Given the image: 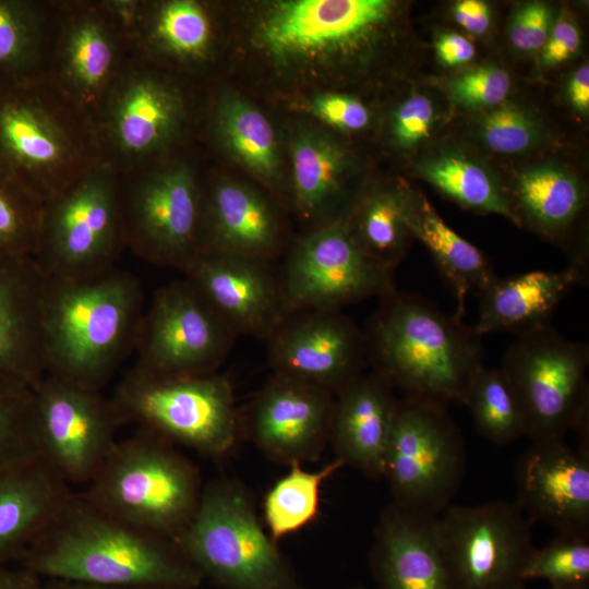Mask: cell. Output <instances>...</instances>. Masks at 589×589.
I'll return each instance as SVG.
<instances>
[{
    "label": "cell",
    "instance_id": "6da1fadb",
    "mask_svg": "<svg viewBox=\"0 0 589 589\" xmlns=\"http://www.w3.org/2000/svg\"><path fill=\"white\" fill-rule=\"evenodd\" d=\"M17 565L43 579L101 586L196 589L203 584L173 542L132 528L75 493Z\"/></svg>",
    "mask_w": 589,
    "mask_h": 589
},
{
    "label": "cell",
    "instance_id": "7a4b0ae2",
    "mask_svg": "<svg viewBox=\"0 0 589 589\" xmlns=\"http://www.w3.org/2000/svg\"><path fill=\"white\" fill-rule=\"evenodd\" d=\"M143 314L140 280L117 266L85 277L45 278L46 374L100 390L134 351Z\"/></svg>",
    "mask_w": 589,
    "mask_h": 589
},
{
    "label": "cell",
    "instance_id": "3957f363",
    "mask_svg": "<svg viewBox=\"0 0 589 589\" xmlns=\"http://www.w3.org/2000/svg\"><path fill=\"white\" fill-rule=\"evenodd\" d=\"M481 338L456 314L394 289L381 297L364 332L366 363L404 397L465 404L484 365Z\"/></svg>",
    "mask_w": 589,
    "mask_h": 589
},
{
    "label": "cell",
    "instance_id": "277c9868",
    "mask_svg": "<svg viewBox=\"0 0 589 589\" xmlns=\"http://www.w3.org/2000/svg\"><path fill=\"white\" fill-rule=\"evenodd\" d=\"M101 163L93 120L49 80L0 91V167L44 203Z\"/></svg>",
    "mask_w": 589,
    "mask_h": 589
},
{
    "label": "cell",
    "instance_id": "5b68a950",
    "mask_svg": "<svg viewBox=\"0 0 589 589\" xmlns=\"http://www.w3.org/2000/svg\"><path fill=\"white\" fill-rule=\"evenodd\" d=\"M202 491L197 468L173 444L137 428L117 441L81 494L106 515L176 544Z\"/></svg>",
    "mask_w": 589,
    "mask_h": 589
},
{
    "label": "cell",
    "instance_id": "8992f818",
    "mask_svg": "<svg viewBox=\"0 0 589 589\" xmlns=\"http://www.w3.org/2000/svg\"><path fill=\"white\" fill-rule=\"evenodd\" d=\"M176 545L204 580L220 589H303L257 519L248 491L232 479L203 488Z\"/></svg>",
    "mask_w": 589,
    "mask_h": 589
},
{
    "label": "cell",
    "instance_id": "52a82bcc",
    "mask_svg": "<svg viewBox=\"0 0 589 589\" xmlns=\"http://www.w3.org/2000/svg\"><path fill=\"white\" fill-rule=\"evenodd\" d=\"M194 121L185 76L134 56L94 120L101 160L124 175L181 152Z\"/></svg>",
    "mask_w": 589,
    "mask_h": 589
},
{
    "label": "cell",
    "instance_id": "ba28073f",
    "mask_svg": "<svg viewBox=\"0 0 589 589\" xmlns=\"http://www.w3.org/2000/svg\"><path fill=\"white\" fill-rule=\"evenodd\" d=\"M110 400L121 424H136L207 457L226 455L240 433L231 383L218 372L157 377L130 369Z\"/></svg>",
    "mask_w": 589,
    "mask_h": 589
},
{
    "label": "cell",
    "instance_id": "9c48e42d",
    "mask_svg": "<svg viewBox=\"0 0 589 589\" xmlns=\"http://www.w3.org/2000/svg\"><path fill=\"white\" fill-rule=\"evenodd\" d=\"M185 153L119 175L125 249L181 272L199 250L204 182Z\"/></svg>",
    "mask_w": 589,
    "mask_h": 589
},
{
    "label": "cell",
    "instance_id": "30bf717a",
    "mask_svg": "<svg viewBox=\"0 0 589 589\" xmlns=\"http://www.w3.org/2000/svg\"><path fill=\"white\" fill-rule=\"evenodd\" d=\"M123 250L120 176L106 164L44 203L32 257L45 278L103 273L116 266Z\"/></svg>",
    "mask_w": 589,
    "mask_h": 589
},
{
    "label": "cell",
    "instance_id": "8fae6325",
    "mask_svg": "<svg viewBox=\"0 0 589 589\" xmlns=\"http://www.w3.org/2000/svg\"><path fill=\"white\" fill-rule=\"evenodd\" d=\"M466 466L464 435L447 405L398 398L383 474L392 503L438 516L459 492Z\"/></svg>",
    "mask_w": 589,
    "mask_h": 589
},
{
    "label": "cell",
    "instance_id": "7c38bea8",
    "mask_svg": "<svg viewBox=\"0 0 589 589\" xmlns=\"http://www.w3.org/2000/svg\"><path fill=\"white\" fill-rule=\"evenodd\" d=\"M588 344L550 324L522 334L507 348L501 369L520 404L531 441L564 438L589 419Z\"/></svg>",
    "mask_w": 589,
    "mask_h": 589
},
{
    "label": "cell",
    "instance_id": "4fadbf2b",
    "mask_svg": "<svg viewBox=\"0 0 589 589\" xmlns=\"http://www.w3.org/2000/svg\"><path fill=\"white\" fill-rule=\"evenodd\" d=\"M532 525L514 501L449 505L436 524L449 588L526 589Z\"/></svg>",
    "mask_w": 589,
    "mask_h": 589
},
{
    "label": "cell",
    "instance_id": "5bb4252c",
    "mask_svg": "<svg viewBox=\"0 0 589 589\" xmlns=\"http://www.w3.org/2000/svg\"><path fill=\"white\" fill-rule=\"evenodd\" d=\"M237 336L187 280L158 288L144 312L132 370L157 377L216 373Z\"/></svg>",
    "mask_w": 589,
    "mask_h": 589
},
{
    "label": "cell",
    "instance_id": "9a60e30c",
    "mask_svg": "<svg viewBox=\"0 0 589 589\" xmlns=\"http://www.w3.org/2000/svg\"><path fill=\"white\" fill-rule=\"evenodd\" d=\"M278 272L285 314L341 310L395 289L393 272L360 250L346 219L312 227L300 236Z\"/></svg>",
    "mask_w": 589,
    "mask_h": 589
},
{
    "label": "cell",
    "instance_id": "2e32d148",
    "mask_svg": "<svg viewBox=\"0 0 589 589\" xmlns=\"http://www.w3.org/2000/svg\"><path fill=\"white\" fill-rule=\"evenodd\" d=\"M133 57L131 34L106 0H61L48 80L93 122Z\"/></svg>",
    "mask_w": 589,
    "mask_h": 589
},
{
    "label": "cell",
    "instance_id": "e0dca14e",
    "mask_svg": "<svg viewBox=\"0 0 589 589\" xmlns=\"http://www.w3.org/2000/svg\"><path fill=\"white\" fill-rule=\"evenodd\" d=\"M41 458L70 485L88 484L117 440L121 425L110 398L45 374L34 387Z\"/></svg>",
    "mask_w": 589,
    "mask_h": 589
},
{
    "label": "cell",
    "instance_id": "ac0fdd59",
    "mask_svg": "<svg viewBox=\"0 0 589 589\" xmlns=\"http://www.w3.org/2000/svg\"><path fill=\"white\" fill-rule=\"evenodd\" d=\"M392 14L387 0L279 1L264 14L260 39L283 60L348 55L375 40Z\"/></svg>",
    "mask_w": 589,
    "mask_h": 589
},
{
    "label": "cell",
    "instance_id": "d6986e66",
    "mask_svg": "<svg viewBox=\"0 0 589 589\" xmlns=\"http://www.w3.org/2000/svg\"><path fill=\"white\" fill-rule=\"evenodd\" d=\"M274 374L336 395L363 374L365 339L340 310L288 313L265 340Z\"/></svg>",
    "mask_w": 589,
    "mask_h": 589
},
{
    "label": "cell",
    "instance_id": "ffe728a7",
    "mask_svg": "<svg viewBox=\"0 0 589 589\" xmlns=\"http://www.w3.org/2000/svg\"><path fill=\"white\" fill-rule=\"evenodd\" d=\"M335 395L273 374L240 419L244 433L268 458L301 464L317 458L329 442Z\"/></svg>",
    "mask_w": 589,
    "mask_h": 589
},
{
    "label": "cell",
    "instance_id": "44dd1931",
    "mask_svg": "<svg viewBox=\"0 0 589 589\" xmlns=\"http://www.w3.org/2000/svg\"><path fill=\"white\" fill-rule=\"evenodd\" d=\"M182 273L237 337L265 341L286 315L273 262L201 251Z\"/></svg>",
    "mask_w": 589,
    "mask_h": 589
},
{
    "label": "cell",
    "instance_id": "7402d4cb",
    "mask_svg": "<svg viewBox=\"0 0 589 589\" xmlns=\"http://www.w3.org/2000/svg\"><path fill=\"white\" fill-rule=\"evenodd\" d=\"M514 502L532 522L589 534V455L564 438L531 441L515 464Z\"/></svg>",
    "mask_w": 589,
    "mask_h": 589
},
{
    "label": "cell",
    "instance_id": "603a6c76",
    "mask_svg": "<svg viewBox=\"0 0 589 589\" xmlns=\"http://www.w3.org/2000/svg\"><path fill=\"white\" fill-rule=\"evenodd\" d=\"M276 204L255 187L229 177L203 182L199 250L276 261L286 250Z\"/></svg>",
    "mask_w": 589,
    "mask_h": 589
},
{
    "label": "cell",
    "instance_id": "cb8c5ba5",
    "mask_svg": "<svg viewBox=\"0 0 589 589\" xmlns=\"http://www.w3.org/2000/svg\"><path fill=\"white\" fill-rule=\"evenodd\" d=\"M436 524L435 515L392 502L384 508L369 555L376 589H450Z\"/></svg>",
    "mask_w": 589,
    "mask_h": 589
},
{
    "label": "cell",
    "instance_id": "d4e9b609",
    "mask_svg": "<svg viewBox=\"0 0 589 589\" xmlns=\"http://www.w3.org/2000/svg\"><path fill=\"white\" fill-rule=\"evenodd\" d=\"M44 287L32 256L0 254V372L33 388L46 374Z\"/></svg>",
    "mask_w": 589,
    "mask_h": 589
},
{
    "label": "cell",
    "instance_id": "484cf974",
    "mask_svg": "<svg viewBox=\"0 0 589 589\" xmlns=\"http://www.w3.org/2000/svg\"><path fill=\"white\" fill-rule=\"evenodd\" d=\"M397 404L394 388L372 371L338 392L329 433L336 458L383 479Z\"/></svg>",
    "mask_w": 589,
    "mask_h": 589
},
{
    "label": "cell",
    "instance_id": "4316f807",
    "mask_svg": "<svg viewBox=\"0 0 589 589\" xmlns=\"http://www.w3.org/2000/svg\"><path fill=\"white\" fill-rule=\"evenodd\" d=\"M131 36L136 58L188 76L212 59L214 19L197 0H142Z\"/></svg>",
    "mask_w": 589,
    "mask_h": 589
},
{
    "label": "cell",
    "instance_id": "83f0119b",
    "mask_svg": "<svg viewBox=\"0 0 589 589\" xmlns=\"http://www.w3.org/2000/svg\"><path fill=\"white\" fill-rule=\"evenodd\" d=\"M72 493L43 458L0 472V566L17 564Z\"/></svg>",
    "mask_w": 589,
    "mask_h": 589
},
{
    "label": "cell",
    "instance_id": "f1b7e54d",
    "mask_svg": "<svg viewBox=\"0 0 589 589\" xmlns=\"http://www.w3.org/2000/svg\"><path fill=\"white\" fill-rule=\"evenodd\" d=\"M587 273L568 265L562 271H530L495 280L479 296V316L472 326L479 336L512 332L522 334L550 324L565 296L588 280Z\"/></svg>",
    "mask_w": 589,
    "mask_h": 589
},
{
    "label": "cell",
    "instance_id": "f546056e",
    "mask_svg": "<svg viewBox=\"0 0 589 589\" xmlns=\"http://www.w3.org/2000/svg\"><path fill=\"white\" fill-rule=\"evenodd\" d=\"M290 157V201L296 213L312 227L346 219L352 207L346 199V151L328 134L303 128L291 140Z\"/></svg>",
    "mask_w": 589,
    "mask_h": 589
},
{
    "label": "cell",
    "instance_id": "4dcf8cb0",
    "mask_svg": "<svg viewBox=\"0 0 589 589\" xmlns=\"http://www.w3.org/2000/svg\"><path fill=\"white\" fill-rule=\"evenodd\" d=\"M61 0H0V91L48 80Z\"/></svg>",
    "mask_w": 589,
    "mask_h": 589
},
{
    "label": "cell",
    "instance_id": "1f68e13d",
    "mask_svg": "<svg viewBox=\"0 0 589 589\" xmlns=\"http://www.w3.org/2000/svg\"><path fill=\"white\" fill-rule=\"evenodd\" d=\"M406 223L411 236L431 253L456 299V315L466 313L469 294L480 296L497 277L474 244L452 229L421 194L407 190Z\"/></svg>",
    "mask_w": 589,
    "mask_h": 589
},
{
    "label": "cell",
    "instance_id": "d6a6232c",
    "mask_svg": "<svg viewBox=\"0 0 589 589\" xmlns=\"http://www.w3.org/2000/svg\"><path fill=\"white\" fill-rule=\"evenodd\" d=\"M213 137L269 189L281 188V159L275 130L251 103L224 92L211 108Z\"/></svg>",
    "mask_w": 589,
    "mask_h": 589
},
{
    "label": "cell",
    "instance_id": "836d02e7",
    "mask_svg": "<svg viewBox=\"0 0 589 589\" xmlns=\"http://www.w3.org/2000/svg\"><path fill=\"white\" fill-rule=\"evenodd\" d=\"M407 190L378 187L356 199L346 223L360 250L393 272L404 259L410 231L406 223Z\"/></svg>",
    "mask_w": 589,
    "mask_h": 589
},
{
    "label": "cell",
    "instance_id": "e575fe53",
    "mask_svg": "<svg viewBox=\"0 0 589 589\" xmlns=\"http://www.w3.org/2000/svg\"><path fill=\"white\" fill-rule=\"evenodd\" d=\"M512 211L520 226L530 227L548 237H561L574 223L585 204L579 181L554 167H537L522 171L513 189Z\"/></svg>",
    "mask_w": 589,
    "mask_h": 589
},
{
    "label": "cell",
    "instance_id": "d590c367",
    "mask_svg": "<svg viewBox=\"0 0 589 589\" xmlns=\"http://www.w3.org/2000/svg\"><path fill=\"white\" fill-rule=\"evenodd\" d=\"M344 466L336 457L317 471L302 469L301 464L290 465L289 471L266 493L263 504L264 519L275 542L316 517L322 484Z\"/></svg>",
    "mask_w": 589,
    "mask_h": 589
},
{
    "label": "cell",
    "instance_id": "8d00e7d4",
    "mask_svg": "<svg viewBox=\"0 0 589 589\" xmlns=\"http://www.w3.org/2000/svg\"><path fill=\"white\" fill-rule=\"evenodd\" d=\"M464 405L477 432L494 445L506 446L527 435L520 404L501 368L482 365L470 383Z\"/></svg>",
    "mask_w": 589,
    "mask_h": 589
},
{
    "label": "cell",
    "instance_id": "74e56055",
    "mask_svg": "<svg viewBox=\"0 0 589 589\" xmlns=\"http://www.w3.org/2000/svg\"><path fill=\"white\" fill-rule=\"evenodd\" d=\"M421 173L461 206L504 216L519 226L503 187L477 163L461 155L445 154L426 161Z\"/></svg>",
    "mask_w": 589,
    "mask_h": 589
},
{
    "label": "cell",
    "instance_id": "f35d334b",
    "mask_svg": "<svg viewBox=\"0 0 589 589\" xmlns=\"http://www.w3.org/2000/svg\"><path fill=\"white\" fill-rule=\"evenodd\" d=\"M37 458L34 388L0 372V472Z\"/></svg>",
    "mask_w": 589,
    "mask_h": 589
},
{
    "label": "cell",
    "instance_id": "ab89813d",
    "mask_svg": "<svg viewBox=\"0 0 589 589\" xmlns=\"http://www.w3.org/2000/svg\"><path fill=\"white\" fill-rule=\"evenodd\" d=\"M43 211L44 202L0 167V254L33 256Z\"/></svg>",
    "mask_w": 589,
    "mask_h": 589
},
{
    "label": "cell",
    "instance_id": "60d3db41",
    "mask_svg": "<svg viewBox=\"0 0 589 589\" xmlns=\"http://www.w3.org/2000/svg\"><path fill=\"white\" fill-rule=\"evenodd\" d=\"M524 579H542L551 589H589V534L557 532L530 553Z\"/></svg>",
    "mask_w": 589,
    "mask_h": 589
},
{
    "label": "cell",
    "instance_id": "b9f144b4",
    "mask_svg": "<svg viewBox=\"0 0 589 589\" xmlns=\"http://www.w3.org/2000/svg\"><path fill=\"white\" fill-rule=\"evenodd\" d=\"M480 132L485 145L501 154L522 153L531 148L540 135L534 120L512 104L489 112L481 122Z\"/></svg>",
    "mask_w": 589,
    "mask_h": 589
},
{
    "label": "cell",
    "instance_id": "7bdbcfd3",
    "mask_svg": "<svg viewBox=\"0 0 589 589\" xmlns=\"http://www.w3.org/2000/svg\"><path fill=\"white\" fill-rule=\"evenodd\" d=\"M509 87L508 73L493 65L465 71L448 83L453 98L469 107L497 106L507 96Z\"/></svg>",
    "mask_w": 589,
    "mask_h": 589
},
{
    "label": "cell",
    "instance_id": "ee69618b",
    "mask_svg": "<svg viewBox=\"0 0 589 589\" xmlns=\"http://www.w3.org/2000/svg\"><path fill=\"white\" fill-rule=\"evenodd\" d=\"M310 109L324 123L341 131H359L370 122L368 108L345 94H317L311 99Z\"/></svg>",
    "mask_w": 589,
    "mask_h": 589
},
{
    "label": "cell",
    "instance_id": "f6af8a7d",
    "mask_svg": "<svg viewBox=\"0 0 589 589\" xmlns=\"http://www.w3.org/2000/svg\"><path fill=\"white\" fill-rule=\"evenodd\" d=\"M434 122V106L424 95L407 98L395 111L393 134L402 147H411L430 136Z\"/></svg>",
    "mask_w": 589,
    "mask_h": 589
},
{
    "label": "cell",
    "instance_id": "bcb514c9",
    "mask_svg": "<svg viewBox=\"0 0 589 589\" xmlns=\"http://www.w3.org/2000/svg\"><path fill=\"white\" fill-rule=\"evenodd\" d=\"M552 13L542 2H530L521 7L513 17L509 28L512 45L521 51L538 50L550 35Z\"/></svg>",
    "mask_w": 589,
    "mask_h": 589
},
{
    "label": "cell",
    "instance_id": "7dc6e473",
    "mask_svg": "<svg viewBox=\"0 0 589 589\" xmlns=\"http://www.w3.org/2000/svg\"><path fill=\"white\" fill-rule=\"evenodd\" d=\"M579 44L577 27L568 20H561L554 25L543 46V63L554 65L566 61L576 52Z\"/></svg>",
    "mask_w": 589,
    "mask_h": 589
},
{
    "label": "cell",
    "instance_id": "c3c4849f",
    "mask_svg": "<svg viewBox=\"0 0 589 589\" xmlns=\"http://www.w3.org/2000/svg\"><path fill=\"white\" fill-rule=\"evenodd\" d=\"M454 15L459 25L474 35L485 33L491 22L489 7L479 0L457 2L454 7Z\"/></svg>",
    "mask_w": 589,
    "mask_h": 589
},
{
    "label": "cell",
    "instance_id": "681fc988",
    "mask_svg": "<svg viewBox=\"0 0 589 589\" xmlns=\"http://www.w3.org/2000/svg\"><path fill=\"white\" fill-rule=\"evenodd\" d=\"M474 52L473 44L456 33L443 34L436 43L437 58L449 67L468 62Z\"/></svg>",
    "mask_w": 589,
    "mask_h": 589
},
{
    "label": "cell",
    "instance_id": "f907efd6",
    "mask_svg": "<svg viewBox=\"0 0 589 589\" xmlns=\"http://www.w3.org/2000/svg\"><path fill=\"white\" fill-rule=\"evenodd\" d=\"M44 579L21 567L0 566V589H41Z\"/></svg>",
    "mask_w": 589,
    "mask_h": 589
},
{
    "label": "cell",
    "instance_id": "816d5d0a",
    "mask_svg": "<svg viewBox=\"0 0 589 589\" xmlns=\"http://www.w3.org/2000/svg\"><path fill=\"white\" fill-rule=\"evenodd\" d=\"M568 95L574 108L582 113L589 110V67L582 64L570 77Z\"/></svg>",
    "mask_w": 589,
    "mask_h": 589
},
{
    "label": "cell",
    "instance_id": "f5cc1de1",
    "mask_svg": "<svg viewBox=\"0 0 589 589\" xmlns=\"http://www.w3.org/2000/svg\"><path fill=\"white\" fill-rule=\"evenodd\" d=\"M41 589H166V588L116 587V586L92 585V584L59 580V579H44Z\"/></svg>",
    "mask_w": 589,
    "mask_h": 589
},
{
    "label": "cell",
    "instance_id": "db71d44e",
    "mask_svg": "<svg viewBox=\"0 0 589 589\" xmlns=\"http://www.w3.org/2000/svg\"><path fill=\"white\" fill-rule=\"evenodd\" d=\"M303 589H306V588H303ZM348 589H366V588H364L362 586H353V587H350Z\"/></svg>",
    "mask_w": 589,
    "mask_h": 589
}]
</instances>
